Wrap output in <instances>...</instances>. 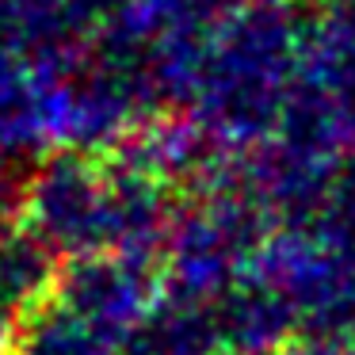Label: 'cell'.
Returning a JSON list of instances; mask_svg holds the SVG:
<instances>
[]
</instances>
